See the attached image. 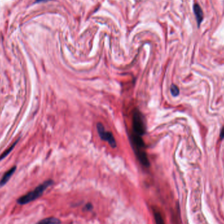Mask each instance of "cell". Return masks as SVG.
<instances>
[{
	"instance_id": "cell-9",
	"label": "cell",
	"mask_w": 224,
	"mask_h": 224,
	"mask_svg": "<svg viewBox=\"0 0 224 224\" xmlns=\"http://www.w3.org/2000/svg\"><path fill=\"white\" fill-rule=\"evenodd\" d=\"M18 141H19V139L17 140L15 142H14V143H13V144L11 145V146H10V147L9 148L7 149V150H5V151L4 152V153H2L1 156H0V161L2 160L3 159H4L5 157H6L8 156V155L9 154L11 151H12V150H13V149L14 147H15V146H16V143L18 142Z\"/></svg>"
},
{
	"instance_id": "cell-7",
	"label": "cell",
	"mask_w": 224,
	"mask_h": 224,
	"mask_svg": "<svg viewBox=\"0 0 224 224\" xmlns=\"http://www.w3.org/2000/svg\"><path fill=\"white\" fill-rule=\"evenodd\" d=\"M60 223V221L58 218L54 217H49L45 218L37 223V224H59Z\"/></svg>"
},
{
	"instance_id": "cell-2",
	"label": "cell",
	"mask_w": 224,
	"mask_h": 224,
	"mask_svg": "<svg viewBox=\"0 0 224 224\" xmlns=\"http://www.w3.org/2000/svg\"><path fill=\"white\" fill-rule=\"evenodd\" d=\"M53 183V181L51 180L45 181L42 184H40L39 186H37L33 191H31L29 192V193L19 197V199L17 200V203H18L19 205H26V204L34 201V200L37 199V198L41 196V195L45 191V189H47L48 187L52 185Z\"/></svg>"
},
{
	"instance_id": "cell-13",
	"label": "cell",
	"mask_w": 224,
	"mask_h": 224,
	"mask_svg": "<svg viewBox=\"0 0 224 224\" xmlns=\"http://www.w3.org/2000/svg\"><path fill=\"white\" fill-rule=\"evenodd\" d=\"M49 1V0H36V2H43V1Z\"/></svg>"
},
{
	"instance_id": "cell-12",
	"label": "cell",
	"mask_w": 224,
	"mask_h": 224,
	"mask_svg": "<svg viewBox=\"0 0 224 224\" xmlns=\"http://www.w3.org/2000/svg\"><path fill=\"white\" fill-rule=\"evenodd\" d=\"M86 208H87V210H91L92 208V205L90 203L87 204V205H86Z\"/></svg>"
},
{
	"instance_id": "cell-11",
	"label": "cell",
	"mask_w": 224,
	"mask_h": 224,
	"mask_svg": "<svg viewBox=\"0 0 224 224\" xmlns=\"http://www.w3.org/2000/svg\"><path fill=\"white\" fill-rule=\"evenodd\" d=\"M224 138V127L222 128L220 132V139L223 140Z\"/></svg>"
},
{
	"instance_id": "cell-5",
	"label": "cell",
	"mask_w": 224,
	"mask_h": 224,
	"mask_svg": "<svg viewBox=\"0 0 224 224\" xmlns=\"http://www.w3.org/2000/svg\"><path fill=\"white\" fill-rule=\"evenodd\" d=\"M16 168V166H13V167H12L8 171L5 172L4 176H3V177L1 178V180H0V188H1V187L5 185L8 182V181L10 180L11 177L13 176L14 172H15Z\"/></svg>"
},
{
	"instance_id": "cell-1",
	"label": "cell",
	"mask_w": 224,
	"mask_h": 224,
	"mask_svg": "<svg viewBox=\"0 0 224 224\" xmlns=\"http://www.w3.org/2000/svg\"><path fill=\"white\" fill-rule=\"evenodd\" d=\"M129 137H130L131 145L133 146V149L138 159L143 166L149 167V161L146 152V146L142 138V136L132 133Z\"/></svg>"
},
{
	"instance_id": "cell-4",
	"label": "cell",
	"mask_w": 224,
	"mask_h": 224,
	"mask_svg": "<svg viewBox=\"0 0 224 224\" xmlns=\"http://www.w3.org/2000/svg\"><path fill=\"white\" fill-rule=\"evenodd\" d=\"M96 128L98 133L101 140L107 142L110 145L111 147L113 148H116L117 147V143L116 141V139H115L113 136V134H112L111 132L106 131L105 130L104 125H103L101 123H97Z\"/></svg>"
},
{
	"instance_id": "cell-10",
	"label": "cell",
	"mask_w": 224,
	"mask_h": 224,
	"mask_svg": "<svg viewBox=\"0 0 224 224\" xmlns=\"http://www.w3.org/2000/svg\"><path fill=\"white\" fill-rule=\"evenodd\" d=\"M170 93L172 96H177L180 94L179 88L176 85H172L170 87Z\"/></svg>"
},
{
	"instance_id": "cell-8",
	"label": "cell",
	"mask_w": 224,
	"mask_h": 224,
	"mask_svg": "<svg viewBox=\"0 0 224 224\" xmlns=\"http://www.w3.org/2000/svg\"><path fill=\"white\" fill-rule=\"evenodd\" d=\"M153 215L156 224H165L161 214L157 210H153Z\"/></svg>"
},
{
	"instance_id": "cell-6",
	"label": "cell",
	"mask_w": 224,
	"mask_h": 224,
	"mask_svg": "<svg viewBox=\"0 0 224 224\" xmlns=\"http://www.w3.org/2000/svg\"><path fill=\"white\" fill-rule=\"evenodd\" d=\"M193 11L197 19L198 27H199L203 20V12L202 9L198 4H195L193 6Z\"/></svg>"
},
{
	"instance_id": "cell-3",
	"label": "cell",
	"mask_w": 224,
	"mask_h": 224,
	"mask_svg": "<svg viewBox=\"0 0 224 224\" xmlns=\"http://www.w3.org/2000/svg\"><path fill=\"white\" fill-rule=\"evenodd\" d=\"M146 122L143 114L135 109L133 116V133L143 136L146 133Z\"/></svg>"
}]
</instances>
